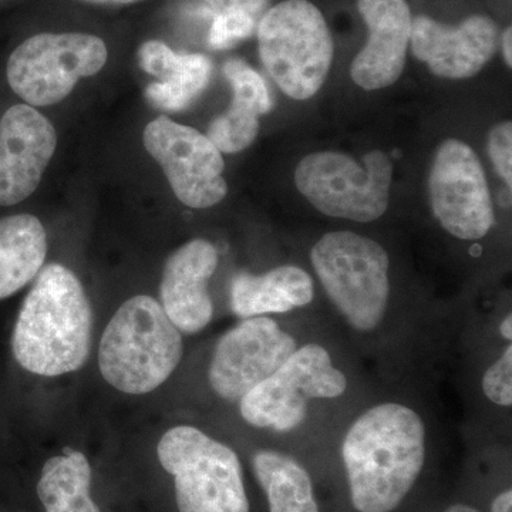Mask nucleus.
Masks as SVG:
<instances>
[{
	"label": "nucleus",
	"instance_id": "obj_1",
	"mask_svg": "<svg viewBox=\"0 0 512 512\" xmlns=\"http://www.w3.org/2000/svg\"><path fill=\"white\" fill-rule=\"evenodd\" d=\"M431 430L406 400H380L357 414L343 434V466L359 512H393L426 467Z\"/></svg>",
	"mask_w": 512,
	"mask_h": 512
},
{
	"label": "nucleus",
	"instance_id": "obj_2",
	"mask_svg": "<svg viewBox=\"0 0 512 512\" xmlns=\"http://www.w3.org/2000/svg\"><path fill=\"white\" fill-rule=\"evenodd\" d=\"M93 311L77 276L60 264L37 275L12 336V350L23 369L56 377L86 365L92 349Z\"/></svg>",
	"mask_w": 512,
	"mask_h": 512
},
{
	"label": "nucleus",
	"instance_id": "obj_3",
	"mask_svg": "<svg viewBox=\"0 0 512 512\" xmlns=\"http://www.w3.org/2000/svg\"><path fill=\"white\" fill-rule=\"evenodd\" d=\"M311 262L350 335L370 343L393 330L390 258L379 242L352 231L328 232L313 245Z\"/></svg>",
	"mask_w": 512,
	"mask_h": 512
},
{
	"label": "nucleus",
	"instance_id": "obj_4",
	"mask_svg": "<svg viewBox=\"0 0 512 512\" xmlns=\"http://www.w3.org/2000/svg\"><path fill=\"white\" fill-rule=\"evenodd\" d=\"M183 336L161 303L148 295L117 309L100 340L101 376L127 394L154 392L167 382L183 357Z\"/></svg>",
	"mask_w": 512,
	"mask_h": 512
},
{
	"label": "nucleus",
	"instance_id": "obj_5",
	"mask_svg": "<svg viewBox=\"0 0 512 512\" xmlns=\"http://www.w3.org/2000/svg\"><path fill=\"white\" fill-rule=\"evenodd\" d=\"M350 376L328 345L301 343L278 370L239 400L249 426L291 434L302 429L313 409L345 399Z\"/></svg>",
	"mask_w": 512,
	"mask_h": 512
},
{
	"label": "nucleus",
	"instance_id": "obj_6",
	"mask_svg": "<svg viewBox=\"0 0 512 512\" xmlns=\"http://www.w3.org/2000/svg\"><path fill=\"white\" fill-rule=\"evenodd\" d=\"M256 33L259 56L279 89L293 100L315 96L335 53L322 12L308 0H284L262 16Z\"/></svg>",
	"mask_w": 512,
	"mask_h": 512
},
{
	"label": "nucleus",
	"instance_id": "obj_7",
	"mask_svg": "<svg viewBox=\"0 0 512 512\" xmlns=\"http://www.w3.org/2000/svg\"><path fill=\"white\" fill-rule=\"evenodd\" d=\"M158 460L174 477L180 512H249L241 461L227 444L192 426L168 430Z\"/></svg>",
	"mask_w": 512,
	"mask_h": 512
},
{
	"label": "nucleus",
	"instance_id": "obj_8",
	"mask_svg": "<svg viewBox=\"0 0 512 512\" xmlns=\"http://www.w3.org/2000/svg\"><path fill=\"white\" fill-rule=\"evenodd\" d=\"M393 163L383 151L362 158L338 151H319L302 158L295 170L299 192L320 214L369 224L389 208Z\"/></svg>",
	"mask_w": 512,
	"mask_h": 512
},
{
	"label": "nucleus",
	"instance_id": "obj_9",
	"mask_svg": "<svg viewBox=\"0 0 512 512\" xmlns=\"http://www.w3.org/2000/svg\"><path fill=\"white\" fill-rule=\"evenodd\" d=\"M103 39L87 33H39L20 43L8 60L10 89L29 106L60 103L84 77L106 66Z\"/></svg>",
	"mask_w": 512,
	"mask_h": 512
},
{
	"label": "nucleus",
	"instance_id": "obj_10",
	"mask_svg": "<svg viewBox=\"0 0 512 512\" xmlns=\"http://www.w3.org/2000/svg\"><path fill=\"white\" fill-rule=\"evenodd\" d=\"M431 210L441 227L461 241H480L495 225L493 198L476 151L448 138L434 156L429 175Z\"/></svg>",
	"mask_w": 512,
	"mask_h": 512
},
{
	"label": "nucleus",
	"instance_id": "obj_11",
	"mask_svg": "<svg viewBox=\"0 0 512 512\" xmlns=\"http://www.w3.org/2000/svg\"><path fill=\"white\" fill-rule=\"evenodd\" d=\"M143 143L187 207L204 210L227 197L224 158L205 134L160 116L147 124Z\"/></svg>",
	"mask_w": 512,
	"mask_h": 512
},
{
	"label": "nucleus",
	"instance_id": "obj_12",
	"mask_svg": "<svg viewBox=\"0 0 512 512\" xmlns=\"http://www.w3.org/2000/svg\"><path fill=\"white\" fill-rule=\"evenodd\" d=\"M299 345L293 330L274 318L244 319L215 346L208 369L211 389L225 402H239L274 375Z\"/></svg>",
	"mask_w": 512,
	"mask_h": 512
},
{
	"label": "nucleus",
	"instance_id": "obj_13",
	"mask_svg": "<svg viewBox=\"0 0 512 512\" xmlns=\"http://www.w3.org/2000/svg\"><path fill=\"white\" fill-rule=\"evenodd\" d=\"M53 124L29 104L10 107L0 120V205L10 207L39 187L55 156Z\"/></svg>",
	"mask_w": 512,
	"mask_h": 512
},
{
	"label": "nucleus",
	"instance_id": "obj_14",
	"mask_svg": "<svg viewBox=\"0 0 512 512\" xmlns=\"http://www.w3.org/2000/svg\"><path fill=\"white\" fill-rule=\"evenodd\" d=\"M498 26L490 16H468L458 26H448L420 15L413 19L410 47L437 77L470 79L493 59L498 47Z\"/></svg>",
	"mask_w": 512,
	"mask_h": 512
},
{
	"label": "nucleus",
	"instance_id": "obj_15",
	"mask_svg": "<svg viewBox=\"0 0 512 512\" xmlns=\"http://www.w3.org/2000/svg\"><path fill=\"white\" fill-rule=\"evenodd\" d=\"M367 26L366 46L350 66V76L365 90H380L400 79L412 36V12L406 0H359Z\"/></svg>",
	"mask_w": 512,
	"mask_h": 512
},
{
	"label": "nucleus",
	"instance_id": "obj_16",
	"mask_svg": "<svg viewBox=\"0 0 512 512\" xmlns=\"http://www.w3.org/2000/svg\"><path fill=\"white\" fill-rule=\"evenodd\" d=\"M218 266V251L205 239H194L174 252L164 266L161 306L180 332L198 333L214 316L208 282Z\"/></svg>",
	"mask_w": 512,
	"mask_h": 512
},
{
	"label": "nucleus",
	"instance_id": "obj_17",
	"mask_svg": "<svg viewBox=\"0 0 512 512\" xmlns=\"http://www.w3.org/2000/svg\"><path fill=\"white\" fill-rule=\"evenodd\" d=\"M224 74L232 89L231 106L211 121L205 136L221 153L235 154L254 143L259 117L271 111L274 100L264 77L244 60H228Z\"/></svg>",
	"mask_w": 512,
	"mask_h": 512
},
{
	"label": "nucleus",
	"instance_id": "obj_18",
	"mask_svg": "<svg viewBox=\"0 0 512 512\" xmlns=\"http://www.w3.org/2000/svg\"><path fill=\"white\" fill-rule=\"evenodd\" d=\"M315 299L312 276L295 265H282L262 275L242 272L232 279L231 308L241 319L282 315L305 308Z\"/></svg>",
	"mask_w": 512,
	"mask_h": 512
},
{
	"label": "nucleus",
	"instance_id": "obj_19",
	"mask_svg": "<svg viewBox=\"0 0 512 512\" xmlns=\"http://www.w3.org/2000/svg\"><path fill=\"white\" fill-rule=\"evenodd\" d=\"M46 254L45 227L35 215L0 220V301L15 295L42 271Z\"/></svg>",
	"mask_w": 512,
	"mask_h": 512
},
{
	"label": "nucleus",
	"instance_id": "obj_20",
	"mask_svg": "<svg viewBox=\"0 0 512 512\" xmlns=\"http://www.w3.org/2000/svg\"><path fill=\"white\" fill-rule=\"evenodd\" d=\"M252 467L269 512H319L312 478L298 460L282 451L259 450Z\"/></svg>",
	"mask_w": 512,
	"mask_h": 512
},
{
	"label": "nucleus",
	"instance_id": "obj_21",
	"mask_svg": "<svg viewBox=\"0 0 512 512\" xmlns=\"http://www.w3.org/2000/svg\"><path fill=\"white\" fill-rule=\"evenodd\" d=\"M92 467L80 451L49 458L37 483L46 512H101L90 497Z\"/></svg>",
	"mask_w": 512,
	"mask_h": 512
},
{
	"label": "nucleus",
	"instance_id": "obj_22",
	"mask_svg": "<svg viewBox=\"0 0 512 512\" xmlns=\"http://www.w3.org/2000/svg\"><path fill=\"white\" fill-rule=\"evenodd\" d=\"M211 73V60L207 56L192 53L190 66L183 74L170 82L151 83L147 87V99L160 110H185L207 89Z\"/></svg>",
	"mask_w": 512,
	"mask_h": 512
},
{
	"label": "nucleus",
	"instance_id": "obj_23",
	"mask_svg": "<svg viewBox=\"0 0 512 512\" xmlns=\"http://www.w3.org/2000/svg\"><path fill=\"white\" fill-rule=\"evenodd\" d=\"M192 53H175L160 40H148L138 50L141 69L151 76L170 82L190 66Z\"/></svg>",
	"mask_w": 512,
	"mask_h": 512
},
{
	"label": "nucleus",
	"instance_id": "obj_24",
	"mask_svg": "<svg viewBox=\"0 0 512 512\" xmlns=\"http://www.w3.org/2000/svg\"><path fill=\"white\" fill-rule=\"evenodd\" d=\"M481 389L485 399L501 409L512 406V345L507 343L501 355L485 367Z\"/></svg>",
	"mask_w": 512,
	"mask_h": 512
},
{
	"label": "nucleus",
	"instance_id": "obj_25",
	"mask_svg": "<svg viewBox=\"0 0 512 512\" xmlns=\"http://www.w3.org/2000/svg\"><path fill=\"white\" fill-rule=\"evenodd\" d=\"M256 28H258V22L244 13L215 15L208 33V45L214 50L229 49L241 40L254 35Z\"/></svg>",
	"mask_w": 512,
	"mask_h": 512
},
{
	"label": "nucleus",
	"instance_id": "obj_26",
	"mask_svg": "<svg viewBox=\"0 0 512 512\" xmlns=\"http://www.w3.org/2000/svg\"><path fill=\"white\" fill-rule=\"evenodd\" d=\"M488 154L495 170L508 187L512 185V124L511 121L497 124L488 134Z\"/></svg>",
	"mask_w": 512,
	"mask_h": 512
},
{
	"label": "nucleus",
	"instance_id": "obj_27",
	"mask_svg": "<svg viewBox=\"0 0 512 512\" xmlns=\"http://www.w3.org/2000/svg\"><path fill=\"white\" fill-rule=\"evenodd\" d=\"M205 2L214 10L215 15L244 13L259 23L262 16L268 12L271 0H205Z\"/></svg>",
	"mask_w": 512,
	"mask_h": 512
},
{
	"label": "nucleus",
	"instance_id": "obj_28",
	"mask_svg": "<svg viewBox=\"0 0 512 512\" xmlns=\"http://www.w3.org/2000/svg\"><path fill=\"white\" fill-rule=\"evenodd\" d=\"M491 512H512V491L510 488L494 498Z\"/></svg>",
	"mask_w": 512,
	"mask_h": 512
},
{
	"label": "nucleus",
	"instance_id": "obj_29",
	"mask_svg": "<svg viewBox=\"0 0 512 512\" xmlns=\"http://www.w3.org/2000/svg\"><path fill=\"white\" fill-rule=\"evenodd\" d=\"M501 46H503L504 62L508 67L512 66V29L508 26L504 30L503 37H501Z\"/></svg>",
	"mask_w": 512,
	"mask_h": 512
},
{
	"label": "nucleus",
	"instance_id": "obj_30",
	"mask_svg": "<svg viewBox=\"0 0 512 512\" xmlns=\"http://www.w3.org/2000/svg\"><path fill=\"white\" fill-rule=\"evenodd\" d=\"M498 332H500L501 338L504 339V342L511 343L512 342V315L511 312H508L507 315L504 316L503 320L500 322V326H498Z\"/></svg>",
	"mask_w": 512,
	"mask_h": 512
},
{
	"label": "nucleus",
	"instance_id": "obj_31",
	"mask_svg": "<svg viewBox=\"0 0 512 512\" xmlns=\"http://www.w3.org/2000/svg\"><path fill=\"white\" fill-rule=\"evenodd\" d=\"M92 5H131V3L143 2V0H80Z\"/></svg>",
	"mask_w": 512,
	"mask_h": 512
},
{
	"label": "nucleus",
	"instance_id": "obj_32",
	"mask_svg": "<svg viewBox=\"0 0 512 512\" xmlns=\"http://www.w3.org/2000/svg\"><path fill=\"white\" fill-rule=\"evenodd\" d=\"M444 512H480L477 508L471 507V505L467 504H453L447 508Z\"/></svg>",
	"mask_w": 512,
	"mask_h": 512
}]
</instances>
